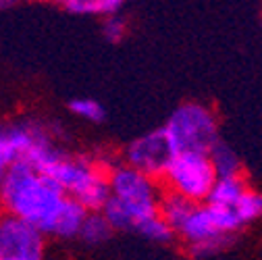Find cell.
<instances>
[{
    "mask_svg": "<svg viewBox=\"0 0 262 260\" xmlns=\"http://www.w3.org/2000/svg\"><path fill=\"white\" fill-rule=\"evenodd\" d=\"M193 210V204H189L187 200L175 196V193L165 191L160 196L158 202V216L169 225V229L173 231V235L179 231V227L183 225V221L189 216V212Z\"/></svg>",
    "mask_w": 262,
    "mask_h": 260,
    "instance_id": "cell-11",
    "label": "cell"
},
{
    "mask_svg": "<svg viewBox=\"0 0 262 260\" xmlns=\"http://www.w3.org/2000/svg\"><path fill=\"white\" fill-rule=\"evenodd\" d=\"M17 162V156L11 148V142L7 138V132H5V127H0V183L5 181L7 173L11 171V167Z\"/></svg>",
    "mask_w": 262,
    "mask_h": 260,
    "instance_id": "cell-18",
    "label": "cell"
},
{
    "mask_svg": "<svg viewBox=\"0 0 262 260\" xmlns=\"http://www.w3.org/2000/svg\"><path fill=\"white\" fill-rule=\"evenodd\" d=\"M0 260H5V258H0Z\"/></svg>",
    "mask_w": 262,
    "mask_h": 260,
    "instance_id": "cell-20",
    "label": "cell"
},
{
    "mask_svg": "<svg viewBox=\"0 0 262 260\" xmlns=\"http://www.w3.org/2000/svg\"><path fill=\"white\" fill-rule=\"evenodd\" d=\"M69 111L88 123H102L106 117L104 106L94 98H75L69 102Z\"/></svg>",
    "mask_w": 262,
    "mask_h": 260,
    "instance_id": "cell-15",
    "label": "cell"
},
{
    "mask_svg": "<svg viewBox=\"0 0 262 260\" xmlns=\"http://www.w3.org/2000/svg\"><path fill=\"white\" fill-rule=\"evenodd\" d=\"M231 214L237 221L239 229L246 225L256 223V221H262V191L248 187L244 191V196L237 200V204L233 206Z\"/></svg>",
    "mask_w": 262,
    "mask_h": 260,
    "instance_id": "cell-13",
    "label": "cell"
},
{
    "mask_svg": "<svg viewBox=\"0 0 262 260\" xmlns=\"http://www.w3.org/2000/svg\"><path fill=\"white\" fill-rule=\"evenodd\" d=\"M111 196L102 206V216L113 227V231H134L154 214H158V202L162 191L158 181L117 162L108 169Z\"/></svg>",
    "mask_w": 262,
    "mask_h": 260,
    "instance_id": "cell-3",
    "label": "cell"
},
{
    "mask_svg": "<svg viewBox=\"0 0 262 260\" xmlns=\"http://www.w3.org/2000/svg\"><path fill=\"white\" fill-rule=\"evenodd\" d=\"M173 158V150L162 134V129H152L144 136L131 140L123 150V165L136 169L152 179L162 177Z\"/></svg>",
    "mask_w": 262,
    "mask_h": 260,
    "instance_id": "cell-7",
    "label": "cell"
},
{
    "mask_svg": "<svg viewBox=\"0 0 262 260\" xmlns=\"http://www.w3.org/2000/svg\"><path fill=\"white\" fill-rule=\"evenodd\" d=\"M111 235H113V227L106 223L102 212H88L77 237L88 246H102L111 240Z\"/></svg>",
    "mask_w": 262,
    "mask_h": 260,
    "instance_id": "cell-14",
    "label": "cell"
},
{
    "mask_svg": "<svg viewBox=\"0 0 262 260\" xmlns=\"http://www.w3.org/2000/svg\"><path fill=\"white\" fill-rule=\"evenodd\" d=\"M173 154H208L219 142L216 113L202 102L179 104L162 127Z\"/></svg>",
    "mask_w": 262,
    "mask_h": 260,
    "instance_id": "cell-4",
    "label": "cell"
},
{
    "mask_svg": "<svg viewBox=\"0 0 262 260\" xmlns=\"http://www.w3.org/2000/svg\"><path fill=\"white\" fill-rule=\"evenodd\" d=\"M46 235L19 219L0 214V258L44 260Z\"/></svg>",
    "mask_w": 262,
    "mask_h": 260,
    "instance_id": "cell-8",
    "label": "cell"
},
{
    "mask_svg": "<svg viewBox=\"0 0 262 260\" xmlns=\"http://www.w3.org/2000/svg\"><path fill=\"white\" fill-rule=\"evenodd\" d=\"M102 34L108 42L117 44L127 36V19L123 15H113L102 19Z\"/></svg>",
    "mask_w": 262,
    "mask_h": 260,
    "instance_id": "cell-17",
    "label": "cell"
},
{
    "mask_svg": "<svg viewBox=\"0 0 262 260\" xmlns=\"http://www.w3.org/2000/svg\"><path fill=\"white\" fill-rule=\"evenodd\" d=\"M29 165L44 173L64 196L73 198L88 212H100L111 196L108 169L92 156L71 154L54 146L36 156Z\"/></svg>",
    "mask_w": 262,
    "mask_h": 260,
    "instance_id": "cell-2",
    "label": "cell"
},
{
    "mask_svg": "<svg viewBox=\"0 0 262 260\" xmlns=\"http://www.w3.org/2000/svg\"><path fill=\"white\" fill-rule=\"evenodd\" d=\"M5 7H13V3H0V9H5Z\"/></svg>",
    "mask_w": 262,
    "mask_h": 260,
    "instance_id": "cell-19",
    "label": "cell"
},
{
    "mask_svg": "<svg viewBox=\"0 0 262 260\" xmlns=\"http://www.w3.org/2000/svg\"><path fill=\"white\" fill-rule=\"evenodd\" d=\"M216 179L208 154H173L169 167L162 173L167 191L193 206L206 202Z\"/></svg>",
    "mask_w": 262,
    "mask_h": 260,
    "instance_id": "cell-6",
    "label": "cell"
},
{
    "mask_svg": "<svg viewBox=\"0 0 262 260\" xmlns=\"http://www.w3.org/2000/svg\"><path fill=\"white\" fill-rule=\"evenodd\" d=\"M138 235L154 242V244H169L173 240V231L169 229V225L162 221L158 214L150 216L140 229H138Z\"/></svg>",
    "mask_w": 262,
    "mask_h": 260,
    "instance_id": "cell-16",
    "label": "cell"
},
{
    "mask_svg": "<svg viewBox=\"0 0 262 260\" xmlns=\"http://www.w3.org/2000/svg\"><path fill=\"white\" fill-rule=\"evenodd\" d=\"M237 231L239 225L231 212L212 208L208 204H198L193 206L175 235L181 237L191 256L202 258L225 248L231 235Z\"/></svg>",
    "mask_w": 262,
    "mask_h": 260,
    "instance_id": "cell-5",
    "label": "cell"
},
{
    "mask_svg": "<svg viewBox=\"0 0 262 260\" xmlns=\"http://www.w3.org/2000/svg\"><path fill=\"white\" fill-rule=\"evenodd\" d=\"M0 210L56 240L77 237L88 216L83 206L27 162H15L0 183Z\"/></svg>",
    "mask_w": 262,
    "mask_h": 260,
    "instance_id": "cell-1",
    "label": "cell"
},
{
    "mask_svg": "<svg viewBox=\"0 0 262 260\" xmlns=\"http://www.w3.org/2000/svg\"><path fill=\"white\" fill-rule=\"evenodd\" d=\"M121 0H64L60 3V9L69 15H79V17H113L121 15L123 11Z\"/></svg>",
    "mask_w": 262,
    "mask_h": 260,
    "instance_id": "cell-10",
    "label": "cell"
},
{
    "mask_svg": "<svg viewBox=\"0 0 262 260\" xmlns=\"http://www.w3.org/2000/svg\"><path fill=\"white\" fill-rule=\"evenodd\" d=\"M208 158L214 167V173L216 177H235V175H242V160L237 156V152L223 144L221 140L212 146V150L208 152Z\"/></svg>",
    "mask_w": 262,
    "mask_h": 260,
    "instance_id": "cell-12",
    "label": "cell"
},
{
    "mask_svg": "<svg viewBox=\"0 0 262 260\" xmlns=\"http://www.w3.org/2000/svg\"><path fill=\"white\" fill-rule=\"evenodd\" d=\"M250 185L246 183V179L242 175H235V177H219L208 193V198L204 204L212 206V208H221V210H227L231 212L233 206L237 204V200L244 196V191L248 189Z\"/></svg>",
    "mask_w": 262,
    "mask_h": 260,
    "instance_id": "cell-9",
    "label": "cell"
}]
</instances>
